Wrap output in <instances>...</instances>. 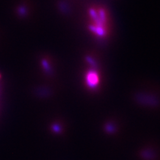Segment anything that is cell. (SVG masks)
<instances>
[{"label": "cell", "mask_w": 160, "mask_h": 160, "mask_svg": "<svg viewBox=\"0 0 160 160\" xmlns=\"http://www.w3.org/2000/svg\"><path fill=\"white\" fill-rule=\"evenodd\" d=\"M86 81L88 86L91 88H94L98 84V76L94 70H90L87 74Z\"/></svg>", "instance_id": "6da1fadb"}, {"label": "cell", "mask_w": 160, "mask_h": 160, "mask_svg": "<svg viewBox=\"0 0 160 160\" xmlns=\"http://www.w3.org/2000/svg\"><path fill=\"white\" fill-rule=\"evenodd\" d=\"M89 29L91 31L95 33L97 36L102 37L104 36L106 34L105 30L103 28V26H97V25H91L90 26Z\"/></svg>", "instance_id": "7a4b0ae2"}, {"label": "cell", "mask_w": 160, "mask_h": 160, "mask_svg": "<svg viewBox=\"0 0 160 160\" xmlns=\"http://www.w3.org/2000/svg\"><path fill=\"white\" fill-rule=\"evenodd\" d=\"M90 12V15L91 17V18H92V20H94V21L95 23V25L97 26H103V24L102 23V22L101 21V20H100V18L98 17V13L97 12L94 10L93 8H91L90 10L89 11Z\"/></svg>", "instance_id": "3957f363"}, {"label": "cell", "mask_w": 160, "mask_h": 160, "mask_svg": "<svg viewBox=\"0 0 160 160\" xmlns=\"http://www.w3.org/2000/svg\"><path fill=\"white\" fill-rule=\"evenodd\" d=\"M97 13L100 18V20H101L103 24H104L106 21V15L105 11L103 9H100Z\"/></svg>", "instance_id": "277c9868"}, {"label": "cell", "mask_w": 160, "mask_h": 160, "mask_svg": "<svg viewBox=\"0 0 160 160\" xmlns=\"http://www.w3.org/2000/svg\"><path fill=\"white\" fill-rule=\"evenodd\" d=\"M87 61L88 62V63L91 65V66H93V67H95L96 65V64H95V62L93 60V59L92 58H90V57H88L87 58Z\"/></svg>", "instance_id": "5b68a950"}]
</instances>
